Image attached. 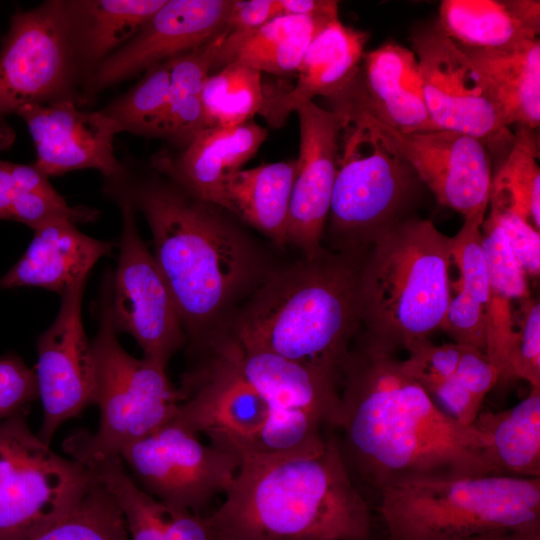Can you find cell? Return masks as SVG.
Returning <instances> with one entry per match:
<instances>
[{"label":"cell","mask_w":540,"mask_h":540,"mask_svg":"<svg viewBox=\"0 0 540 540\" xmlns=\"http://www.w3.org/2000/svg\"><path fill=\"white\" fill-rule=\"evenodd\" d=\"M359 257L323 250L268 272L224 334L244 349L272 352L340 379L361 326Z\"/></svg>","instance_id":"cell-4"},{"label":"cell","mask_w":540,"mask_h":540,"mask_svg":"<svg viewBox=\"0 0 540 540\" xmlns=\"http://www.w3.org/2000/svg\"><path fill=\"white\" fill-rule=\"evenodd\" d=\"M122 217L119 255L111 280V318L117 333H127L141 347L144 358L166 368L187 343L169 287L141 238L135 209L121 193L104 188Z\"/></svg>","instance_id":"cell-12"},{"label":"cell","mask_w":540,"mask_h":540,"mask_svg":"<svg viewBox=\"0 0 540 540\" xmlns=\"http://www.w3.org/2000/svg\"><path fill=\"white\" fill-rule=\"evenodd\" d=\"M455 377L473 399L482 405L485 396L498 383L499 372L484 351L461 344Z\"/></svg>","instance_id":"cell-42"},{"label":"cell","mask_w":540,"mask_h":540,"mask_svg":"<svg viewBox=\"0 0 540 540\" xmlns=\"http://www.w3.org/2000/svg\"><path fill=\"white\" fill-rule=\"evenodd\" d=\"M210 346L231 360L245 381L266 401L269 412H304L327 428L339 427L338 377L272 352L244 349L226 334L217 337Z\"/></svg>","instance_id":"cell-20"},{"label":"cell","mask_w":540,"mask_h":540,"mask_svg":"<svg viewBox=\"0 0 540 540\" xmlns=\"http://www.w3.org/2000/svg\"><path fill=\"white\" fill-rule=\"evenodd\" d=\"M356 76L338 94L388 148L406 161L441 205L464 218H484L493 174L487 145L470 135L449 130L404 133L387 126L365 105Z\"/></svg>","instance_id":"cell-11"},{"label":"cell","mask_w":540,"mask_h":540,"mask_svg":"<svg viewBox=\"0 0 540 540\" xmlns=\"http://www.w3.org/2000/svg\"><path fill=\"white\" fill-rule=\"evenodd\" d=\"M426 106L435 127L475 137L489 147H509V133L465 53L438 21L412 37Z\"/></svg>","instance_id":"cell-14"},{"label":"cell","mask_w":540,"mask_h":540,"mask_svg":"<svg viewBox=\"0 0 540 540\" xmlns=\"http://www.w3.org/2000/svg\"><path fill=\"white\" fill-rule=\"evenodd\" d=\"M17 189L11 174V162L0 159V220H8Z\"/></svg>","instance_id":"cell-47"},{"label":"cell","mask_w":540,"mask_h":540,"mask_svg":"<svg viewBox=\"0 0 540 540\" xmlns=\"http://www.w3.org/2000/svg\"><path fill=\"white\" fill-rule=\"evenodd\" d=\"M279 17L277 0H233L227 19V35L251 33Z\"/></svg>","instance_id":"cell-43"},{"label":"cell","mask_w":540,"mask_h":540,"mask_svg":"<svg viewBox=\"0 0 540 540\" xmlns=\"http://www.w3.org/2000/svg\"><path fill=\"white\" fill-rule=\"evenodd\" d=\"M265 100L262 73L231 62L209 74L202 91L206 127H235L260 114Z\"/></svg>","instance_id":"cell-34"},{"label":"cell","mask_w":540,"mask_h":540,"mask_svg":"<svg viewBox=\"0 0 540 540\" xmlns=\"http://www.w3.org/2000/svg\"><path fill=\"white\" fill-rule=\"evenodd\" d=\"M165 515L167 540H219L201 513L165 506Z\"/></svg>","instance_id":"cell-44"},{"label":"cell","mask_w":540,"mask_h":540,"mask_svg":"<svg viewBox=\"0 0 540 540\" xmlns=\"http://www.w3.org/2000/svg\"><path fill=\"white\" fill-rule=\"evenodd\" d=\"M494 533H489L485 535L475 536L471 538L461 539V540H494Z\"/></svg>","instance_id":"cell-49"},{"label":"cell","mask_w":540,"mask_h":540,"mask_svg":"<svg viewBox=\"0 0 540 540\" xmlns=\"http://www.w3.org/2000/svg\"><path fill=\"white\" fill-rule=\"evenodd\" d=\"M514 323L506 366L499 382L520 379L531 388H540L539 301L531 296L519 300Z\"/></svg>","instance_id":"cell-38"},{"label":"cell","mask_w":540,"mask_h":540,"mask_svg":"<svg viewBox=\"0 0 540 540\" xmlns=\"http://www.w3.org/2000/svg\"><path fill=\"white\" fill-rule=\"evenodd\" d=\"M76 224L70 219H57L35 228L23 256L0 278V288L39 287L62 296L88 277L115 243L88 236Z\"/></svg>","instance_id":"cell-23"},{"label":"cell","mask_w":540,"mask_h":540,"mask_svg":"<svg viewBox=\"0 0 540 540\" xmlns=\"http://www.w3.org/2000/svg\"><path fill=\"white\" fill-rule=\"evenodd\" d=\"M279 16L301 15L338 18V1L334 0H277Z\"/></svg>","instance_id":"cell-46"},{"label":"cell","mask_w":540,"mask_h":540,"mask_svg":"<svg viewBox=\"0 0 540 540\" xmlns=\"http://www.w3.org/2000/svg\"><path fill=\"white\" fill-rule=\"evenodd\" d=\"M105 188L123 194L152 233L156 263L175 302L187 342L197 353L223 334L236 305L265 275L260 253L222 208L201 201L154 170L123 163Z\"/></svg>","instance_id":"cell-2"},{"label":"cell","mask_w":540,"mask_h":540,"mask_svg":"<svg viewBox=\"0 0 540 540\" xmlns=\"http://www.w3.org/2000/svg\"><path fill=\"white\" fill-rule=\"evenodd\" d=\"M233 0H166L126 44L81 86V104L149 68L187 53L226 31Z\"/></svg>","instance_id":"cell-17"},{"label":"cell","mask_w":540,"mask_h":540,"mask_svg":"<svg viewBox=\"0 0 540 540\" xmlns=\"http://www.w3.org/2000/svg\"><path fill=\"white\" fill-rule=\"evenodd\" d=\"M267 135V129L252 120L229 128L208 127L179 152L156 154L151 166L191 196L223 209L227 179L257 153Z\"/></svg>","instance_id":"cell-21"},{"label":"cell","mask_w":540,"mask_h":540,"mask_svg":"<svg viewBox=\"0 0 540 540\" xmlns=\"http://www.w3.org/2000/svg\"><path fill=\"white\" fill-rule=\"evenodd\" d=\"M87 279H80L61 296L55 320L37 340L35 376L43 407L38 437L48 445L60 425L95 404L94 353L82 322Z\"/></svg>","instance_id":"cell-16"},{"label":"cell","mask_w":540,"mask_h":540,"mask_svg":"<svg viewBox=\"0 0 540 540\" xmlns=\"http://www.w3.org/2000/svg\"><path fill=\"white\" fill-rule=\"evenodd\" d=\"M89 469L117 502L130 540H167L164 504L131 479L119 456L99 462Z\"/></svg>","instance_id":"cell-35"},{"label":"cell","mask_w":540,"mask_h":540,"mask_svg":"<svg viewBox=\"0 0 540 540\" xmlns=\"http://www.w3.org/2000/svg\"><path fill=\"white\" fill-rule=\"evenodd\" d=\"M32 137L34 165L47 177L95 169L105 180L118 177L124 164L114 152L118 125L98 111H84L70 100L34 104L16 112Z\"/></svg>","instance_id":"cell-18"},{"label":"cell","mask_w":540,"mask_h":540,"mask_svg":"<svg viewBox=\"0 0 540 540\" xmlns=\"http://www.w3.org/2000/svg\"><path fill=\"white\" fill-rule=\"evenodd\" d=\"M368 39L365 31L329 22L314 38L296 71L290 89L268 92L260 114L273 127L284 124L290 113L321 96L326 99L342 91L357 75Z\"/></svg>","instance_id":"cell-22"},{"label":"cell","mask_w":540,"mask_h":540,"mask_svg":"<svg viewBox=\"0 0 540 540\" xmlns=\"http://www.w3.org/2000/svg\"><path fill=\"white\" fill-rule=\"evenodd\" d=\"M461 49V48H460ZM505 126L540 124L539 38L499 50L461 49Z\"/></svg>","instance_id":"cell-27"},{"label":"cell","mask_w":540,"mask_h":540,"mask_svg":"<svg viewBox=\"0 0 540 540\" xmlns=\"http://www.w3.org/2000/svg\"><path fill=\"white\" fill-rule=\"evenodd\" d=\"M219 540H368V502L338 442L243 455L223 503L207 516Z\"/></svg>","instance_id":"cell-3"},{"label":"cell","mask_w":540,"mask_h":540,"mask_svg":"<svg viewBox=\"0 0 540 540\" xmlns=\"http://www.w3.org/2000/svg\"><path fill=\"white\" fill-rule=\"evenodd\" d=\"M538 129L516 126L505 157L492 174L489 204L507 209L540 228V152Z\"/></svg>","instance_id":"cell-33"},{"label":"cell","mask_w":540,"mask_h":540,"mask_svg":"<svg viewBox=\"0 0 540 540\" xmlns=\"http://www.w3.org/2000/svg\"><path fill=\"white\" fill-rule=\"evenodd\" d=\"M81 104L62 0L17 10L0 48V148L12 142L6 118L27 105Z\"/></svg>","instance_id":"cell-10"},{"label":"cell","mask_w":540,"mask_h":540,"mask_svg":"<svg viewBox=\"0 0 540 540\" xmlns=\"http://www.w3.org/2000/svg\"><path fill=\"white\" fill-rule=\"evenodd\" d=\"M171 59L146 70L142 78L100 111L121 132L150 137L170 97Z\"/></svg>","instance_id":"cell-37"},{"label":"cell","mask_w":540,"mask_h":540,"mask_svg":"<svg viewBox=\"0 0 540 540\" xmlns=\"http://www.w3.org/2000/svg\"><path fill=\"white\" fill-rule=\"evenodd\" d=\"M340 398L344 461L377 489L410 476L503 474L486 437L444 412L393 355L350 350Z\"/></svg>","instance_id":"cell-1"},{"label":"cell","mask_w":540,"mask_h":540,"mask_svg":"<svg viewBox=\"0 0 540 540\" xmlns=\"http://www.w3.org/2000/svg\"><path fill=\"white\" fill-rule=\"evenodd\" d=\"M471 425L486 437L503 474L540 478V388L509 409L479 412Z\"/></svg>","instance_id":"cell-32"},{"label":"cell","mask_w":540,"mask_h":540,"mask_svg":"<svg viewBox=\"0 0 540 540\" xmlns=\"http://www.w3.org/2000/svg\"><path fill=\"white\" fill-rule=\"evenodd\" d=\"M199 353L202 359L183 376L172 421L237 455L264 425L268 404L221 350L211 346Z\"/></svg>","instance_id":"cell-15"},{"label":"cell","mask_w":540,"mask_h":540,"mask_svg":"<svg viewBox=\"0 0 540 540\" xmlns=\"http://www.w3.org/2000/svg\"><path fill=\"white\" fill-rule=\"evenodd\" d=\"M507 236L510 248L526 276L538 278L540 273V234L519 215L489 204Z\"/></svg>","instance_id":"cell-41"},{"label":"cell","mask_w":540,"mask_h":540,"mask_svg":"<svg viewBox=\"0 0 540 540\" xmlns=\"http://www.w3.org/2000/svg\"><path fill=\"white\" fill-rule=\"evenodd\" d=\"M166 0H62L81 86L107 57L126 44Z\"/></svg>","instance_id":"cell-25"},{"label":"cell","mask_w":540,"mask_h":540,"mask_svg":"<svg viewBox=\"0 0 540 540\" xmlns=\"http://www.w3.org/2000/svg\"><path fill=\"white\" fill-rule=\"evenodd\" d=\"M356 82L367 108L387 126L404 133L437 130L412 50L390 42L364 53Z\"/></svg>","instance_id":"cell-24"},{"label":"cell","mask_w":540,"mask_h":540,"mask_svg":"<svg viewBox=\"0 0 540 540\" xmlns=\"http://www.w3.org/2000/svg\"><path fill=\"white\" fill-rule=\"evenodd\" d=\"M111 279L106 277L103 284L99 328L92 342L99 427L64 443L72 459L88 468L120 457L127 446L172 421L181 402L165 367L138 359L121 346L111 318Z\"/></svg>","instance_id":"cell-7"},{"label":"cell","mask_w":540,"mask_h":540,"mask_svg":"<svg viewBox=\"0 0 540 540\" xmlns=\"http://www.w3.org/2000/svg\"><path fill=\"white\" fill-rule=\"evenodd\" d=\"M368 250L359 276L363 346L393 355L441 329L451 300L450 237L431 221L403 219Z\"/></svg>","instance_id":"cell-5"},{"label":"cell","mask_w":540,"mask_h":540,"mask_svg":"<svg viewBox=\"0 0 540 540\" xmlns=\"http://www.w3.org/2000/svg\"><path fill=\"white\" fill-rule=\"evenodd\" d=\"M484 218H464L458 233L450 237L451 259L459 270L458 294L451 298L441 329L455 343L485 352L488 272L482 248Z\"/></svg>","instance_id":"cell-29"},{"label":"cell","mask_w":540,"mask_h":540,"mask_svg":"<svg viewBox=\"0 0 540 540\" xmlns=\"http://www.w3.org/2000/svg\"><path fill=\"white\" fill-rule=\"evenodd\" d=\"M480 230L489 282L485 353L498 370L500 380L514 330L512 302L529 297L530 293L527 276L513 255L507 236L492 209Z\"/></svg>","instance_id":"cell-28"},{"label":"cell","mask_w":540,"mask_h":540,"mask_svg":"<svg viewBox=\"0 0 540 540\" xmlns=\"http://www.w3.org/2000/svg\"><path fill=\"white\" fill-rule=\"evenodd\" d=\"M378 490L386 540H461L540 527V478L410 476Z\"/></svg>","instance_id":"cell-6"},{"label":"cell","mask_w":540,"mask_h":540,"mask_svg":"<svg viewBox=\"0 0 540 540\" xmlns=\"http://www.w3.org/2000/svg\"><path fill=\"white\" fill-rule=\"evenodd\" d=\"M295 175L296 160L241 169L225 183L223 209L285 245Z\"/></svg>","instance_id":"cell-31"},{"label":"cell","mask_w":540,"mask_h":540,"mask_svg":"<svg viewBox=\"0 0 540 540\" xmlns=\"http://www.w3.org/2000/svg\"><path fill=\"white\" fill-rule=\"evenodd\" d=\"M438 23L461 49H506L538 38L540 1L443 0Z\"/></svg>","instance_id":"cell-26"},{"label":"cell","mask_w":540,"mask_h":540,"mask_svg":"<svg viewBox=\"0 0 540 540\" xmlns=\"http://www.w3.org/2000/svg\"><path fill=\"white\" fill-rule=\"evenodd\" d=\"M94 472L55 453L32 433L24 413L0 423V540H28L83 498Z\"/></svg>","instance_id":"cell-9"},{"label":"cell","mask_w":540,"mask_h":540,"mask_svg":"<svg viewBox=\"0 0 540 540\" xmlns=\"http://www.w3.org/2000/svg\"><path fill=\"white\" fill-rule=\"evenodd\" d=\"M28 540L130 539L117 502L96 478L69 513Z\"/></svg>","instance_id":"cell-36"},{"label":"cell","mask_w":540,"mask_h":540,"mask_svg":"<svg viewBox=\"0 0 540 540\" xmlns=\"http://www.w3.org/2000/svg\"><path fill=\"white\" fill-rule=\"evenodd\" d=\"M11 174L17 190L37 193L48 197L60 194L50 184L48 178L34 164H17L11 162Z\"/></svg>","instance_id":"cell-45"},{"label":"cell","mask_w":540,"mask_h":540,"mask_svg":"<svg viewBox=\"0 0 540 540\" xmlns=\"http://www.w3.org/2000/svg\"><path fill=\"white\" fill-rule=\"evenodd\" d=\"M120 458L141 488L167 507L195 513L225 494L240 458L170 421L127 446Z\"/></svg>","instance_id":"cell-13"},{"label":"cell","mask_w":540,"mask_h":540,"mask_svg":"<svg viewBox=\"0 0 540 540\" xmlns=\"http://www.w3.org/2000/svg\"><path fill=\"white\" fill-rule=\"evenodd\" d=\"M333 20L336 19L284 15L245 35L226 34L212 70L237 61L261 73H296L311 42Z\"/></svg>","instance_id":"cell-30"},{"label":"cell","mask_w":540,"mask_h":540,"mask_svg":"<svg viewBox=\"0 0 540 540\" xmlns=\"http://www.w3.org/2000/svg\"><path fill=\"white\" fill-rule=\"evenodd\" d=\"M38 398L35 372L17 356L0 357V423Z\"/></svg>","instance_id":"cell-40"},{"label":"cell","mask_w":540,"mask_h":540,"mask_svg":"<svg viewBox=\"0 0 540 540\" xmlns=\"http://www.w3.org/2000/svg\"><path fill=\"white\" fill-rule=\"evenodd\" d=\"M327 100L341 118L327 222L335 248L361 255L382 232L404 219L419 180L341 95Z\"/></svg>","instance_id":"cell-8"},{"label":"cell","mask_w":540,"mask_h":540,"mask_svg":"<svg viewBox=\"0 0 540 540\" xmlns=\"http://www.w3.org/2000/svg\"><path fill=\"white\" fill-rule=\"evenodd\" d=\"M409 357L401 361L403 370L433 398L456 373L461 344L435 345L428 339L410 344Z\"/></svg>","instance_id":"cell-39"},{"label":"cell","mask_w":540,"mask_h":540,"mask_svg":"<svg viewBox=\"0 0 540 540\" xmlns=\"http://www.w3.org/2000/svg\"><path fill=\"white\" fill-rule=\"evenodd\" d=\"M494 540H540V527L495 532Z\"/></svg>","instance_id":"cell-48"},{"label":"cell","mask_w":540,"mask_h":540,"mask_svg":"<svg viewBox=\"0 0 540 540\" xmlns=\"http://www.w3.org/2000/svg\"><path fill=\"white\" fill-rule=\"evenodd\" d=\"M300 145L296 160L287 243L299 248L304 258L324 249L321 239L328 220L337 173L338 134L341 118L333 109L314 101L299 106Z\"/></svg>","instance_id":"cell-19"}]
</instances>
